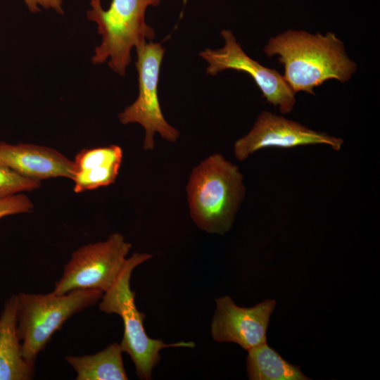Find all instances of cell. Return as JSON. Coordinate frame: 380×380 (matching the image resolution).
Wrapping results in <instances>:
<instances>
[{"label": "cell", "mask_w": 380, "mask_h": 380, "mask_svg": "<svg viewBox=\"0 0 380 380\" xmlns=\"http://www.w3.org/2000/svg\"><path fill=\"white\" fill-rule=\"evenodd\" d=\"M269 57L279 55L284 77L293 92L314 94L313 89L330 79L348 81L355 72L344 45L334 33L312 34L303 30H287L271 37L263 49Z\"/></svg>", "instance_id": "1"}, {"label": "cell", "mask_w": 380, "mask_h": 380, "mask_svg": "<svg viewBox=\"0 0 380 380\" xmlns=\"http://www.w3.org/2000/svg\"><path fill=\"white\" fill-rule=\"evenodd\" d=\"M239 167L215 153L192 170L187 188L190 215L208 233L223 235L232 227L245 195Z\"/></svg>", "instance_id": "2"}, {"label": "cell", "mask_w": 380, "mask_h": 380, "mask_svg": "<svg viewBox=\"0 0 380 380\" xmlns=\"http://www.w3.org/2000/svg\"><path fill=\"white\" fill-rule=\"evenodd\" d=\"M151 258L152 255L146 253H134L128 258L117 279L99 302L101 312L117 314L122 318L124 333L120 348L130 356L137 376L144 380L151 379L153 370L160 360L161 350L195 347L192 341L166 343L149 337L146 332L144 325L146 315L136 306L135 292L130 288V279L134 270Z\"/></svg>", "instance_id": "3"}, {"label": "cell", "mask_w": 380, "mask_h": 380, "mask_svg": "<svg viewBox=\"0 0 380 380\" xmlns=\"http://www.w3.org/2000/svg\"><path fill=\"white\" fill-rule=\"evenodd\" d=\"M89 4L87 17L96 23L102 37L91 61L96 65L108 60L110 69L124 76L132 61V49L155 37L145 15L147 8L158 6L160 0H112L107 10L101 0H89Z\"/></svg>", "instance_id": "4"}, {"label": "cell", "mask_w": 380, "mask_h": 380, "mask_svg": "<svg viewBox=\"0 0 380 380\" xmlns=\"http://www.w3.org/2000/svg\"><path fill=\"white\" fill-rule=\"evenodd\" d=\"M103 293L82 289L57 295L16 294L17 331L25 360L34 365L37 357L53 334L74 315L95 305Z\"/></svg>", "instance_id": "5"}, {"label": "cell", "mask_w": 380, "mask_h": 380, "mask_svg": "<svg viewBox=\"0 0 380 380\" xmlns=\"http://www.w3.org/2000/svg\"><path fill=\"white\" fill-rule=\"evenodd\" d=\"M132 245L114 233L107 240L88 243L72 253L52 291L62 295L82 289L105 293L114 284L125 267Z\"/></svg>", "instance_id": "6"}, {"label": "cell", "mask_w": 380, "mask_h": 380, "mask_svg": "<svg viewBox=\"0 0 380 380\" xmlns=\"http://www.w3.org/2000/svg\"><path fill=\"white\" fill-rule=\"evenodd\" d=\"M137 59L139 94L133 103L118 115L123 125L138 123L145 130L144 149L153 150L154 134L175 142L179 137V131L165 119L158 96V84L160 65L165 49L160 43L144 42L135 48Z\"/></svg>", "instance_id": "7"}, {"label": "cell", "mask_w": 380, "mask_h": 380, "mask_svg": "<svg viewBox=\"0 0 380 380\" xmlns=\"http://www.w3.org/2000/svg\"><path fill=\"white\" fill-rule=\"evenodd\" d=\"M224 40L222 48L205 49L199 55L207 61L206 73L215 76L227 70H234L248 74L268 103L279 106L281 113H291L296 104L295 93L284 76L274 70L266 68L250 58L236 42L230 30H222Z\"/></svg>", "instance_id": "8"}, {"label": "cell", "mask_w": 380, "mask_h": 380, "mask_svg": "<svg viewBox=\"0 0 380 380\" xmlns=\"http://www.w3.org/2000/svg\"><path fill=\"white\" fill-rule=\"evenodd\" d=\"M343 140L325 132L312 130L300 123L267 111H262L253 128L234 146L236 159L244 160L250 155L268 147L293 148L325 144L339 151Z\"/></svg>", "instance_id": "9"}, {"label": "cell", "mask_w": 380, "mask_h": 380, "mask_svg": "<svg viewBox=\"0 0 380 380\" xmlns=\"http://www.w3.org/2000/svg\"><path fill=\"white\" fill-rule=\"evenodd\" d=\"M215 303L210 329L215 341L234 343L246 350L267 342L270 318L276 306L274 300L267 299L244 308L224 296L216 298Z\"/></svg>", "instance_id": "10"}, {"label": "cell", "mask_w": 380, "mask_h": 380, "mask_svg": "<svg viewBox=\"0 0 380 380\" xmlns=\"http://www.w3.org/2000/svg\"><path fill=\"white\" fill-rule=\"evenodd\" d=\"M0 164L24 177L41 181L72 179L73 161L58 151L31 144L12 145L0 141Z\"/></svg>", "instance_id": "11"}, {"label": "cell", "mask_w": 380, "mask_h": 380, "mask_svg": "<svg viewBox=\"0 0 380 380\" xmlns=\"http://www.w3.org/2000/svg\"><path fill=\"white\" fill-rule=\"evenodd\" d=\"M122 158V149L117 145L82 149L73 160L74 191L82 193L114 183Z\"/></svg>", "instance_id": "12"}, {"label": "cell", "mask_w": 380, "mask_h": 380, "mask_svg": "<svg viewBox=\"0 0 380 380\" xmlns=\"http://www.w3.org/2000/svg\"><path fill=\"white\" fill-rule=\"evenodd\" d=\"M34 365L23 356L17 331L16 294L5 303L0 315V380H30Z\"/></svg>", "instance_id": "13"}, {"label": "cell", "mask_w": 380, "mask_h": 380, "mask_svg": "<svg viewBox=\"0 0 380 380\" xmlns=\"http://www.w3.org/2000/svg\"><path fill=\"white\" fill-rule=\"evenodd\" d=\"M122 353L120 344L112 343L96 353L68 355L65 360L76 372L77 380H127Z\"/></svg>", "instance_id": "14"}, {"label": "cell", "mask_w": 380, "mask_h": 380, "mask_svg": "<svg viewBox=\"0 0 380 380\" xmlns=\"http://www.w3.org/2000/svg\"><path fill=\"white\" fill-rule=\"evenodd\" d=\"M247 375L251 380H308L300 366L291 364L267 342L248 350Z\"/></svg>", "instance_id": "15"}, {"label": "cell", "mask_w": 380, "mask_h": 380, "mask_svg": "<svg viewBox=\"0 0 380 380\" xmlns=\"http://www.w3.org/2000/svg\"><path fill=\"white\" fill-rule=\"evenodd\" d=\"M41 184V181L20 175L0 164V199L23 191H32Z\"/></svg>", "instance_id": "16"}, {"label": "cell", "mask_w": 380, "mask_h": 380, "mask_svg": "<svg viewBox=\"0 0 380 380\" xmlns=\"http://www.w3.org/2000/svg\"><path fill=\"white\" fill-rule=\"evenodd\" d=\"M33 208L30 199L22 194H16L0 199V219L4 217L29 213Z\"/></svg>", "instance_id": "17"}, {"label": "cell", "mask_w": 380, "mask_h": 380, "mask_svg": "<svg viewBox=\"0 0 380 380\" xmlns=\"http://www.w3.org/2000/svg\"><path fill=\"white\" fill-rule=\"evenodd\" d=\"M30 12L40 11V7L52 9L58 14H63V0H23Z\"/></svg>", "instance_id": "18"}]
</instances>
